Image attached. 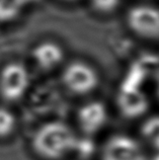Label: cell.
<instances>
[{
    "label": "cell",
    "instance_id": "cell-1",
    "mask_svg": "<svg viewBox=\"0 0 159 160\" xmlns=\"http://www.w3.org/2000/svg\"><path fill=\"white\" fill-rule=\"evenodd\" d=\"M32 148L44 160H62L76 149L78 139L64 122L51 121L40 126L32 138Z\"/></svg>",
    "mask_w": 159,
    "mask_h": 160
},
{
    "label": "cell",
    "instance_id": "cell-2",
    "mask_svg": "<svg viewBox=\"0 0 159 160\" xmlns=\"http://www.w3.org/2000/svg\"><path fill=\"white\" fill-rule=\"evenodd\" d=\"M61 80L67 91L78 96L92 93L100 82L99 74L95 68L80 60L72 61L64 67Z\"/></svg>",
    "mask_w": 159,
    "mask_h": 160
},
{
    "label": "cell",
    "instance_id": "cell-3",
    "mask_svg": "<svg viewBox=\"0 0 159 160\" xmlns=\"http://www.w3.org/2000/svg\"><path fill=\"white\" fill-rule=\"evenodd\" d=\"M31 85V75L20 62H10L0 72V95L8 102H16L24 98Z\"/></svg>",
    "mask_w": 159,
    "mask_h": 160
},
{
    "label": "cell",
    "instance_id": "cell-4",
    "mask_svg": "<svg viewBox=\"0 0 159 160\" xmlns=\"http://www.w3.org/2000/svg\"><path fill=\"white\" fill-rule=\"evenodd\" d=\"M100 160H147L141 142L129 135L117 134L104 141Z\"/></svg>",
    "mask_w": 159,
    "mask_h": 160
},
{
    "label": "cell",
    "instance_id": "cell-5",
    "mask_svg": "<svg viewBox=\"0 0 159 160\" xmlns=\"http://www.w3.org/2000/svg\"><path fill=\"white\" fill-rule=\"evenodd\" d=\"M126 22L136 36L146 40L159 39V8L148 4L131 7Z\"/></svg>",
    "mask_w": 159,
    "mask_h": 160
},
{
    "label": "cell",
    "instance_id": "cell-6",
    "mask_svg": "<svg viewBox=\"0 0 159 160\" xmlns=\"http://www.w3.org/2000/svg\"><path fill=\"white\" fill-rule=\"evenodd\" d=\"M108 112L103 102L92 100L84 103L77 112V124L81 132L87 136H93L106 127Z\"/></svg>",
    "mask_w": 159,
    "mask_h": 160
},
{
    "label": "cell",
    "instance_id": "cell-7",
    "mask_svg": "<svg viewBox=\"0 0 159 160\" xmlns=\"http://www.w3.org/2000/svg\"><path fill=\"white\" fill-rule=\"evenodd\" d=\"M32 60L43 71H51L59 67L65 59L63 47L56 42L44 41L39 43L32 52Z\"/></svg>",
    "mask_w": 159,
    "mask_h": 160
},
{
    "label": "cell",
    "instance_id": "cell-8",
    "mask_svg": "<svg viewBox=\"0 0 159 160\" xmlns=\"http://www.w3.org/2000/svg\"><path fill=\"white\" fill-rule=\"evenodd\" d=\"M120 111L125 117L135 119L147 111L148 100L145 94L137 89H125L118 98Z\"/></svg>",
    "mask_w": 159,
    "mask_h": 160
},
{
    "label": "cell",
    "instance_id": "cell-9",
    "mask_svg": "<svg viewBox=\"0 0 159 160\" xmlns=\"http://www.w3.org/2000/svg\"><path fill=\"white\" fill-rule=\"evenodd\" d=\"M16 117L10 109L0 107V139L11 136L16 129Z\"/></svg>",
    "mask_w": 159,
    "mask_h": 160
},
{
    "label": "cell",
    "instance_id": "cell-10",
    "mask_svg": "<svg viewBox=\"0 0 159 160\" xmlns=\"http://www.w3.org/2000/svg\"><path fill=\"white\" fill-rule=\"evenodd\" d=\"M91 7L100 14L112 13L119 8L121 0H90Z\"/></svg>",
    "mask_w": 159,
    "mask_h": 160
},
{
    "label": "cell",
    "instance_id": "cell-11",
    "mask_svg": "<svg viewBox=\"0 0 159 160\" xmlns=\"http://www.w3.org/2000/svg\"><path fill=\"white\" fill-rule=\"evenodd\" d=\"M143 135L149 142L153 144H159V118L149 120L144 126Z\"/></svg>",
    "mask_w": 159,
    "mask_h": 160
},
{
    "label": "cell",
    "instance_id": "cell-12",
    "mask_svg": "<svg viewBox=\"0 0 159 160\" xmlns=\"http://www.w3.org/2000/svg\"><path fill=\"white\" fill-rule=\"evenodd\" d=\"M63 1H66V2H75V1H78V0H63Z\"/></svg>",
    "mask_w": 159,
    "mask_h": 160
},
{
    "label": "cell",
    "instance_id": "cell-13",
    "mask_svg": "<svg viewBox=\"0 0 159 160\" xmlns=\"http://www.w3.org/2000/svg\"><path fill=\"white\" fill-rule=\"evenodd\" d=\"M158 86H159V85H158Z\"/></svg>",
    "mask_w": 159,
    "mask_h": 160
}]
</instances>
